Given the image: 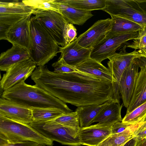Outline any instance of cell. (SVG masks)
<instances>
[{
	"label": "cell",
	"mask_w": 146,
	"mask_h": 146,
	"mask_svg": "<svg viewBox=\"0 0 146 146\" xmlns=\"http://www.w3.org/2000/svg\"><path fill=\"white\" fill-rule=\"evenodd\" d=\"M31 76L37 86L65 103L77 107L102 104L113 99L120 101L117 83L77 70L60 73L50 71L46 66H38Z\"/></svg>",
	"instance_id": "cell-1"
},
{
	"label": "cell",
	"mask_w": 146,
	"mask_h": 146,
	"mask_svg": "<svg viewBox=\"0 0 146 146\" xmlns=\"http://www.w3.org/2000/svg\"><path fill=\"white\" fill-rule=\"evenodd\" d=\"M25 81L4 91L1 97L31 109L54 108L65 113L72 112L65 103L35 85H29Z\"/></svg>",
	"instance_id": "cell-2"
},
{
	"label": "cell",
	"mask_w": 146,
	"mask_h": 146,
	"mask_svg": "<svg viewBox=\"0 0 146 146\" xmlns=\"http://www.w3.org/2000/svg\"><path fill=\"white\" fill-rule=\"evenodd\" d=\"M30 58L36 66H44L57 56L59 46L34 16L30 19Z\"/></svg>",
	"instance_id": "cell-3"
},
{
	"label": "cell",
	"mask_w": 146,
	"mask_h": 146,
	"mask_svg": "<svg viewBox=\"0 0 146 146\" xmlns=\"http://www.w3.org/2000/svg\"><path fill=\"white\" fill-rule=\"evenodd\" d=\"M29 141L42 146H52L53 141L29 125L0 115V144Z\"/></svg>",
	"instance_id": "cell-4"
},
{
	"label": "cell",
	"mask_w": 146,
	"mask_h": 146,
	"mask_svg": "<svg viewBox=\"0 0 146 146\" xmlns=\"http://www.w3.org/2000/svg\"><path fill=\"white\" fill-rule=\"evenodd\" d=\"M29 125L53 141H55L63 145L71 146L82 145L78 130L61 124L55 120L33 121Z\"/></svg>",
	"instance_id": "cell-5"
},
{
	"label": "cell",
	"mask_w": 146,
	"mask_h": 146,
	"mask_svg": "<svg viewBox=\"0 0 146 146\" xmlns=\"http://www.w3.org/2000/svg\"><path fill=\"white\" fill-rule=\"evenodd\" d=\"M117 17L146 26V11L137 0H106L102 10Z\"/></svg>",
	"instance_id": "cell-6"
},
{
	"label": "cell",
	"mask_w": 146,
	"mask_h": 146,
	"mask_svg": "<svg viewBox=\"0 0 146 146\" xmlns=\"http://www.w3.org/2000/svg\"><path fill=\"white\" fill-rule=\"evenodd\" d=\"M34 18L52 36L58 45L66 46L63 34L68 23L60 14L55 11L36 9Z\"/></svg>",
	"instance_id": "cell-7"
},
{
	"label": "cell",
	"mask_w": 146,
	"mask_h": 146,
	"mask_svg": "<svg viewBox=\"0 0 146 146\" xmlns=\"http://www.w3.org/2000/svg\"><path fill=\"white\" fill-rule=\"evenodd\" d=\"M138 32L105 36L92 49L90 58L101 63L116 53V51L129 40L136 39Z\"/></svg>",
	"instance_id": "cell-8"
},
{
	"label": "cell",
	"mask_w": 146,
	"mask_h": 146,
	"mask_svg": "<svg viewBox=\"0 0 146 146\" xmlns=\"http://www.w3.org/2000/svg\"><path fill=\"white\" fill-rule=\"evenodd\" d=\"M36 9L22 1L0 2V23L10 28L21 19L31 15Z\"/></svg>",
	"instance_id": "cell-9"
},
{
	"label": "cell",
	"mask_w": 146,
	"mask_h": 146,
	"mask_svg": "<svg viewBox=\"0 0 146 146\" xmlns=\"http://www.w3.org/2000/svg\"><path fill=\"white\" fill-rule=\"evenodd\" d=\"M36 66L30 58L11 67L3 75L0 82L1 89L4 91L25 81L31 76Z\"/></svg>",
	"instance_id": "cell-10"
},
{
	"label": "cell",
	"mask_w": 146,
	"mask_h": 146,
	"mask_svg": "<svg viewBox=\"0 0 146 146\" xmlns=\"http://www.w3.org/2000/svg\"><path fill=\"white\" fill-rule=\"evenodd\" d=\"M126 47V45H124L119 52H116L108 58V68L119 85L122 74L134 60L142 57L146 58L145 54L139 50L127 52Z\"/></svg>",
	"instance_id": "cell-11"
},
{
	"label": "cell",
	"mask_w": 146,
	"mask_h": 146,
	"mask_svg": "<svg viewBox=\"0 0 146 146\" xmlns=\"http://www.w3.org/2000/svg\"><path fill=\"white\" fill-rule=\"evenodd\" d=\"M111 22V19L109 18L96 21L77 38L78 43L84 48H92L105 37L110 30Z\"/></svg>",
	"instance_id": "cell-12"
},
{
	"label": "cell",
	"mask_w": 146,
	"mask_h": 146,
	"mask_svg": "<svg viewBox=\"0 0 146 146\" xmlns=\"http://www.w3.org/2000/svg\"><path fill=\"white\" fill-rule=\"evenodd\" d=\"M139 59H135L131 62L122 74L119 84L123 104L127 108L129 104L139 72Z\"/></svg>",
	"instance_id": "cell-13"
},
{
	"label": "cell",
	"mask_w": 146,
	"mask_h": 146,
	"mask_svg": "<svg viewBox=\"0 0 146 146\" xmlns=\"http://www.w3.org/2000/svg\"><path fill=\"white\" fill-rule=\"evenodd\" d=\"M31 16L21 19L13 25L10 29L7 35V40L13 45L23 47L28 52L31 44Z\"/></svg>",
	"instance_id": "cell-14"
},
{
	"label": "cell",
	"mask_w": 146,
	"mask_h": 146,
	"mask_svg": "<svg viewBox=\"0 0 146 146\" xmlns=\"http://www.w3.org/2000/svg\"><path fill=\"white\" fill-rule=\"evenodd\" d=\"M112 126L98 123L86 127H80L79 134L82 145L99 146L111 134Z\"/></svg>",
	"instance_id": "cell-15"
},
{
	"label": "cell",
	"mask_w": 146,
	"mask_h": 146,
	"mask_svg": "<svg viewBox=\"0 0 146 146\" xmlns=\"http://www.w3.org/2000/svg\"><path fill=\"white\" fill-rule=\"evenodd\" d=\"M0 115L27 124L33 121L32 109L18 105L2 97L0 98Z\"/></svg>",
	"instance_id": "cell-16"
},
{
	"label": "cell",
	"mask_w": 146,
	"mask_h": 146,
	"mask_svg": "<svg viewBox=\"0 0 146 146\" xmlns=\"http://www.w3.org/2000/svg\"><path fill=\"white\" fill-rule=\"evenodd\" d=\"M92 49L81 46L76 39L64 47H59L58 52L61 55L59 58L74 67L90 58Z\"/></svg>",
	"instance_id": "cell-17"
},
{
	"label": "cell",
	"mask_w": 146,
	"mask_h": 146,
	"mask_svg": "<svg viewBox=\"0 0 146 146\" xmlns=\"http://www.w3.org/2000/svg\"><path fill=\"white\" fill-rule=\"evenodd\" d=\"M142 58L139 59L140 70L126 114L146 101V60Z\"/></svg>",
	"instance_id": "cell-18"
},
{
	"label": "cell",
	"mask_w": 146,
	"mask_h": 146,
	"mask_svg": "<svg viewBox=\"0 0 146 146\" xmlns=\"http://www.w3.org/2000/svg\"><path fill=\"white\" fill-rule=\"evenodd\" d=\"M55 2L61 14L68 23L82 25L93 16L91 11L74 8L65 3L63 0H55Z\"/></svg>",
	"instance_id": "cell-19"
},
{
	"label": "cell",
	"mask_w": 146,
	"mask_h": 146,
	"mask_svg": "<svg viewBox=\"0 0 146 146\" xmlns=\"http://www.w3.org/2000/svg\"><path fill=\"white\" fill-rule=\"evenodd\" d=\"M28 51L19 46L13 45L12 47L2 53L0 56V70L7 71L14 65L30 58Z\"/></svg>",
	"instance_id": "cell-20"
},
{
	"label": "cell",
	"mask_w": 146,
	"mask_h": 146,
	"mask_svg": "<svg viewBox=\"0 0 146 146\" xmlns=\"http://www.w3.org/2000/svg\"><path fill=\"white\" fill-rule=\"evenodd\" d=\"M74 68L78 71L91 75L102 80L110 81L113 84L117 83L108 68L101 63L90 58Z\"/></svg>",
	"instance_id": "cell-21"
},
{
	"label": "cell",
	"mask_w": 146,
	"mask_h": 146,
	"mask_svg": "<svg viewBox=\"0 0 146 146\" xmlns=\"http://www.w3.org/2000/svg\"><path fill=\"white\" fill-rule=\"evenodd\" d=\"M123 104L120 102L112 100L99 113L93 121V123H98L108 126H112L114 123L122 121L121 111Z\"/></svg>",
	"instance_id": "cell-22"
},
{
	"label": "cell",
	"mask_w": 146,
	"mask_h": 146,
	"mask_svg": "<svg viewBox=\"0 0 146 146\" xmlns=\"http://www.w3.org/2000/svg\"><path fill=\"white\" fill-rule=\"evenodd\" d=\"M111 17V28L105 36L139 32L146 27V25L125 19L115 16Z\"/></svg>",
	"instance_id": "cell-23"
},
{
	"label": "cell",
	"mask_w": 146,
	"mask_h": 146,
	"mask_svg": "<svg viewBox=\"0 0 146 146\" xmlns=\"http://www.w3.org/2000/svg\"><path fill=\"white\" fill-rule=\"evenodd\" d=\"M112 100L102 104L78 107L76 111L78 116L80 127L83 128L90 126L100 111Z\"/></svg>",
	"instance_id": "cell-24"
},
{
	"label": "cell",
	"mask_w": 146,
	"mask_h": 146,
	"mask_svg": "<svg viewBox=\"0 0 146 146\" xmlns=\"http://www.w3.org/2000/svg\"><path fill=\"white\" fill-rule=\"evenodd\" d=\"M135 125H130L124 131L120 133L111 134L99 146H123L135 137L134 133Z\"/></svg>",
	"instance_id": "cell-25"
},
{
	"label": "cell",
	"mask_w": 146,
	"mask_h": 146,
	"mask_svg": "<svg viewBox=\"0 0 146 146\" xmlns=\"http://www.w3.org/2000/svg\"><path fill=\"white\" fill-rule=\"evenodd\" d=\"M64 2L74 8L84 11H91L103 10L106 0H63Z\"/></svg>",
	"instance_id": "cell-26"
},
{
	"label": "cell",
	"mask_w": 146,
	"mask_h": 146,
	"mask_svg": "<svg viewBox=\"0 0 146 146\" xmlns=\"http://www.w3.org/2000/svg\"><path fill=\"white\" fill-rule=\"evenodd\" d=\"M33 121H46L55 120L64 113L54 108H35L32 109Z\"/></svg>",
	"instance_id": "cell-27"
},
{
	"label": "cell",
	"mask_w": 146,
	"mask_h": 146,
	"mask_svg": "<svg viewBox=\"0 0 146 146\" xmlns=\"http://www.w3.org/2000/svg\"><path fill=\"white\" fill-rule=\"evenodd\" d=\"M146 117V101L129 113L126 114L122 122L129 125L139 123Z\"/></svg>",
	"instance_id": "cell-28"
},
{
	"label": "cell",
	"mask_w": 146,
	"mask_h": 146,
	"mask_svg": "<svg viewBox=\"0 0 146 146\" xmlns=\"http://www.w3.org/2000/svg\"><path fill=\"white\" fill-rule=\"evenodd\" d=\"M55 0H24L22 1L27 5L36 9L52 11L61 14Z\"/></svg>",
	"instance_id": "cell-29"
},
{
	"label": "cell",
	"mask_w": 146,
	"mask_h": 146,
	"mask_svg": "<svg viewBox=\"0 0 146 146\" xmlns=\"http://www.w3.org/2000/svg\"><path fill=\"white\" fill-rule=\"evenodd\" d=\"M55 120L61 124L78 130L80 128L78 116L76 111L64 113Z\"/></svg>",
	"instance_id": "cell-30"
},
{
	"label": "cell",
	"mask_w": 146,
	"mask_h": 146,
	"mask_svg": "<svg viewBox=\"0 0 146 146\" xmlns=\"http://www.w3.org/2000/svg\"><path fill=\"white\" fill-rule=\"evenodd\" d=\"M126 47L135 50L139 49L146 55V27L138 32L137 38L133 40L131 44L126 45Z\"/></svg>",
	"instance_id": "cell-31"
},
{
	"label": "cell",
	"mask_w": 146,
	"mask_h": 146,
	"mask_svg": "<svg viewBox=\"0 0 146 146\" xmlns=\"http://www.w3.org/2000/svg\"><path fill=\"white\" fill-rule=\"evenodd\" d=\"M52 66L54 68V71L58 73H69L76 70L74 67L68 64L61 58H59L57 61L52 64Z\"/></svg>",
	"instance_id": "cell-32"
},
{
	"label": "cell",
	"mask_w": 146,
	"mask_h": 146,
	"mask_svg": "<svg viewBox=\"0 0 146 146\" xmlns=\"http://www.w3.org/2000/svg\"><path fill=\"white\" fill-rule=\"evenodd\" d=\"M77 30L74 25L68 23L64 30L63 36L66 46L77 38Z\"/></svg>",
	"instance_id": "cell-33"
},
{
	"label": "cell",
	"mask_w": 146,
	"mask_h": 146,
	"mask_svg": "<svg viewBox=\"0 0 146 146\" xmlns=\"http://www.w3.org/2000/svg\"><path fill=\"white\" fill-rule=\"evenodd\" d=\"M130 125L126 124L121 122L114 123L111 128V134H115L124 131Z\"/></svg>",
	"instance_id": "cell-34"
},
{
	"label": "cell",
	"mask_w": 146,
	"mask_h": 146,
	"mask_svg": "<svg viewBox=\"0 0 146 146\" xmlns=\"http://www.w3.org/2000/svg\"><path fill=\"white\" fill-rule=\"evenodd\" d=\"M40 144L36 142L24 141L15 143H6L0 144V146H38Z\"/></svg>",
	"instance_id": "cell-35"
},
{
	"label": "cell",
	"mask_w": 146,
	"mask_h": 146,
	"mask_svg": "<svg viewBox=\"0 0 146 146\" xmlns=\"http://www.w3.org/2000/svg\"><path fill=\"white\" fill-rule=\"evenodd\" d=\"M134 133L138 141L146 138V128L142 129H136Z\"/></svg>",
	"instance_id": "cell-36"
},
{
	"label": "cell",
	"mask_w": 146,
	"mask_h": 146,
	"mask_svg": "<svg viewBox=\"0 0 146 146\" xmlns=\"http://www.w3.org/2000/svg\"><path fill=\"white\" fill-rule=\"evenodd\" d=\"M138 140L136 137L127 142L123 146H136Z\"/></svg>",
	"instance_id": "cell-37"
},
{
	"label": "cell",
	"mask_w": 146,
	"mask_h": 146,
	"mask_svg": "<svg viewBox=\"0 0 146 146\" xmlns=\"http://www.w3.org/2000/svg\"><path fill=\"white\" fill-rule=\"evenodd\" d=\"M146 128V117L143 121L138 124L136 129H142Z\"/></svg>",
	"instance_id": "cell-38"
},
{
	"label": "cell",
	"mask_w": 146,
	"mask_h": 146,
	"mask_svg": "<svg viewBox=\"0 0 146 146\" xmlns=\"http://www.w3.org/2000/svg\"><path fill=\"white\" fill-rule=\"evenodd\" d=\"M136 146H146V139L138 141Z\"/></svg>",
	"instance_id": "cell-39"
},
{
	"label": "cell",
	"mask_w": 146,
	"mask_h": 146,
	"mask_svg": "<svg viewBox=\"0 0 146 146\" xmlns=\"http://www.w3.org/2000/svg\"><path fill=\"white\" fill-rule=\"evenodd\" d=\"M38 146H42V145H38Z\"/></svg>",
	"instance_id": "cell-40"
}]
</instances>
